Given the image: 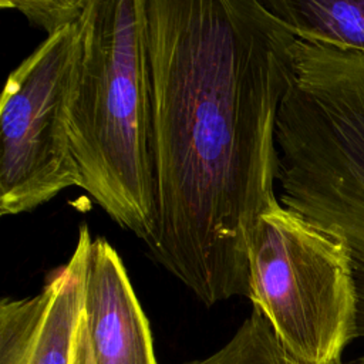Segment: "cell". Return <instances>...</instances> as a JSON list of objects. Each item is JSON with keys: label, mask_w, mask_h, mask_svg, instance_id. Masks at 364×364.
I'll list each match as a JSON object with an SVG mask.
<instances>
[{"label": "cell", "mask_w": 364, "mask_h": 364, "mask_svg": "<svg viewBox=\"0 0 364 364\" xmlns=\"http://www.w3.org/2000/svg\"><path fill=\"white\" fill-rule=\"evenodd\" d=\"M154 259L205 306L249 299V247L277 200L276 119L294 36L257 0H146Z\"/></svg>", "instance_id": "cell-1"}, {"label": "cell", "mask_w": 364, "mask_h": 364, "mask_svg": "<svg viewBox=\"0 0 364 364\" xmlns=\"http://www.w3.org/2000/svg\"><path fill=\"white\" fill-rule=\"evenodd\" d=\"M78 33L68 134L81 188L148 243L156 205L146 0H88Z\"/></svg>", "instance_id": "cell-2"}, {"label": "cell", "mask_w": 364, "mask_h": 364, "mask_svg": "<svg viewBox=\"0 0 364 364\" xmlns=\"http://www.w3.org/2000/svg\"><path fill=\"white\" fill-rule=\"evenodd\" d=\"M276 119L279 202L347 245L364 338V55L294 38Z\"/></svg>", "instance_id": "cell-3"}, {"label": "cell", "mask_w": 364, "mask_h": 364, "mask_svg": "<svg viewBox=\"0 0 364 364\" xmlns=\"http://www.w3.org/2000/svg\"><path fill=\"white\" fill-rule=\"evenodd\" d=\"M249 300L303 364H343L357 338V291L343 239L274 200L249 247Z\"/></svg>", "instance_id": "cell-4"}, {"label": "cell", "mask_w": 364, "mask_h": 364, "mask_svg": "<svg viewBox=\"0 0 364 364\" xmlns=\"http://www.w3.org/2000/svg\"><path fill=\"white\" fill-rule=\"evenodd\" d=\"M78 51L77 23L47 36L7 77L0 102L1 216L81 188L68 134Z\"/></svg>", "instance_id": "cell-5"}, {"label": "cell", "mask_w": 364, "mask_h": 364, "mask_svg": "<svg viewBox=\"0 0 364 364\" xmlns=\"http://www.w3.org/2000/svg\"><path fill=\"white\" fill-rule=\"evenodd\" d=\"M91 242L87 225H81L71 257L40 293L1 300L0 364H73Z\"/></svg>", "instance_id": "cell-6"}, {"label": "cell", "mask_w": 364, "mask_h": 364, "mask_svg": "<svg viewBox=\"0 0 364 364\" xmlns=\"http://www.w3.org/2000/svg\"><path fill=\"white\" fill-rule=\"evenodd\" d=\"M84 320L94 364H158L148 317L117 250L91 242L84 283Z\"/></svg>", "instance_id": "cell-7"}, {"label": "cell", "mask_w": 364, "mask_h": 364, "mask_svg": "<svg viewBox=\"0 0 364 364\" xmlns=\"http://www.w3.org/2000/svg\"><path fill=\"white\" fill-rule=\"evenodd\" d=\"M262 4L296 38L364 55V0H267Z\"/></svg>", "instance_id": "cell-8"}, {"label": "cell", "mask_w": 364, "mask_h": 364, "mask_svg": "<svg viewBox=\"0 0 364 364\" xmlns=\"http://www.w3.org/2000/svg\"><path fill=\"white\" fill-rule=\"evenodd\" d=\"M186 364H303L290 355L267 320L256 310L216 353Z\"/></svg>", "instance_id": "cell-9"}, {"label": "cell", "mask_w": 364, "mask_h": 364, "mask_svg": "<svg viewBox=\"0 0 364 364\" xmlns=\"http://www.w3.org/2000/svg\"><path fill=\"white\" fill-rule=\"evenodd\" d=\"M88 0H3L1 7L16 9L27 20L53 36L78 23Z\"/></svg>", "instance_id": "cell-10"}, {"label": "cell", "mask_w": 364, "mask_h": 364, "mask_svg": "<svg viewBox=\"0 0 364 364\" xmlns=\"http://www.w3.org/2000/svg\"><path fill=\"white\" fill-rule=\"evenodd\" d=\"M73 364H94L84 314H82V320H81V324H80V328H78V333H77V338H75Z\"/></svg>", "instance_id": "cell-11"}, {"label": "cell", "mask_w": 364, "mask_h": 364, "mask_svg": "<svg viewBox=\"0 0 364 364\" xmlns=\"http://www.w3.org/2000/svg\"><path fill=\"white\" fill-rule=\"evenodd\" d=\"M347 364H364V355H361V357H358V358H355V360H353Z\"/></svg>", "instance_id": "cell-12"}]
</instances>
